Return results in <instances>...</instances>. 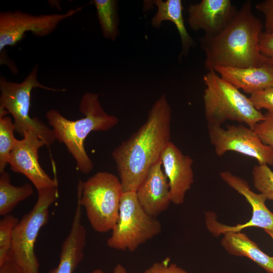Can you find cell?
Segmentation results:
<instances>
[{
	"label": "cell",
	"mask_w": 273,
	"mask_h": 273,
	"mask_svg": "<svg viewBox=\"0 0 273 273\" xmlns=\"http://www.w3.org/2000/svg\"><path fill=\"white\" fill-rule=\"evenodd\" d=\"M161 230L159 220L148 214L141 206L135 192H124L118 219L107 245L112 249L132 252L158 235Z\"/></svg>",
	"instance_id": "ba28073f"
},
{
	"label": "cell",
	"mask_w": 273,
	"mask_h": 273,
	"mask_svg": "<svg viewBox=\"0 0 273 273\" xmlns=\"http://www.w3.org/2000/svg\"><path fill=\"white\" fill-rule=\"evenodd\" d=\"M262 24L252 12V2L246 1L232 21L218 35L198 38L204 52L208 71L219 67H256L266 63L259 46Z\"/></svg>",
	"instance_id": "7a4b0ae2"
},
{
	"label": "cell",
	"mask_w": 273,
	"mask_h": 273,
	"mask_svg": "<svg viewBox=\"0 0 273 273\" xmlns=\"http://www.w3.org/2000/svg\"><path fill=\"white\" fill-rule=\"evenodd\" d=\"M220 176L228 185L245 198L252 207V216L245 223L229 226L217 222L213 214L207 213L205 223L208 230L214 236L223 235L229 232H239L249 227H258L264 231H273V213L265 205L266 197L260 193L257 194L253 192L246 180L230 171L221 172Z\"/></svg>",
	"instance_id": "8fae6325"
},
{
	"label": "cell",
	"mask_w": 273,
	"mask_h": 273,
	"mask_svg": "<svg viewBox=\"0 0 273 273\" xmlns=\"http://www.w3.org/2000/svg\"><path fill=\"white\" fill-rule=\"evenodd\" d=\"M256 9L264 17L265 32L273 34V0H264L256 5Z\"/></svg>",
	"instance_id": "f1b7e54d"
},
{
	"label": "cell",
	"mask_w": 273,
	"mask_h": 273,
	"mask_svg": "<svg viewBox=\"0 0 273 273\" xmlns=\"http://www.w3.org/2000/svg\"><path fill=\"white\" fill-rule=\"evenodd\" d=\"M82 7L71 9L63 14L33 15L19 10L0 13V52L7 46L20 41L27 32L37 36L49 35L63 20L81 11Z\"/></svg>",
	"instance_id": "30bf717a"
},
{
	"label": "cell",
	"mask_w": 273,
	"mask_h": 273,
	"mask_svg": "<svg viewBox=\"0 0 273 273\" xmlns=\"http://www.w3.org/2000/svg\"><path fill=\"white\" fill-rule=\"evenodd\" d=\"M170 259L154 263L143 273H188L175 263H170Z\"/></svg>",
	"instance_id": "4316f807"
},
{
	"label": "cell",
	"mask_w": 273,
	"mask_h": 273,
	"mask_svg": "<svg viewBox=\"0 0 273 273\" xmlns=\"http://www.w3.org/2000/svg\"><path fill=\"white\" fill-rule=\"evenodd\" d=\"M22 140H17L11 151L8 164L11 169L27 177L38 190L58 187L43 170L38 161V152L44 142L32 131L24 133Z\"/></svg>",
	"instance_id": "7c38bea8"
},
{
	"label": "cell",
	"mask_w": 273,
	"mask_h": 273,
	"mask_svg": "<svg viewBox=\"0 0 273 273\" xmlns=\"http://www.w3.org/2000/svg\"><path fill=\"white\" fill-rule=\"evenodd\" d=\"M171 107L165 95L153 104L144 123L112 153L124 192H135L170 141Z\"/></svg>",
	"instance_id": "6da1fadb"
},
{
	"label": "cell",
	"mask_w": 273,
	"mask_h": 273,
	"mask_svg": "<svg viewBox=\"0 0 273 273\" xmlns=\"http://www.w3.org/2000/svg\"><path fill=\"white\" fill-rule=\"evenodd\" d=\"M207 130L210 142L218 157L231 151L253 157L259 164L273 166V150L249 127L239 124L224 129L220 125L207 124Z\"/></svg>",
	"instance_id": "9c48e42d"
},
{
	"label": "cell",
	"mask_w": 273,
	"mask_h": 273,
	"mask_svg": "<svg viewBox=\"0 0 273 273\" xmlns=\"http://www.w3.org/2000/svg\"><path fill=\"white\" fill-rule=\"evenodd\" d=\"M81 218V205L77 200L70 231L62 245L59 264L49 273H73L83 259L86 232Z\"/></svg>",
	"instance_id": "2e32d148"
},
{
	"label": "cell",
	"mask_w": 273,
	"mask_h": 273,
	"mask_svg": "<svg viewBox=\"0 0 273 273\" xmlns=\"http://www.w3.org/2000/svg\"><path fill=\"white\" fill-rule=\"evenodd\" d=\"M103 35L115 40L119 34L118 2L115 0H94L93 2Z\"/></svg>",
	"instance_id": "44dd1931"
},
{
	"label": "cell",
	"mask_w": 273,
	"mask_h": 273,
	"mask_svg": "<svg viewBox=\"0 0 273 273\" xmlns=\"http://www.w3.org/2000/svg\"><path fill=\"white\" fill-rule=\"evenodd\" d=\"M221 244L230 254L251 259L268 273H273V257L264 253L248 236L240 232L223 234Z\"/></svg>",
	"instance_id": "d6986e66"
},
{
	"label": "cell",
	"mask_w": 273,
	"mask_h": 273,
	"mask_svg": "<svg viewBox=\"0 0 273 273\" xmlns=\"http://www.w3.org/2000/svg\"><path fill=\"white\" fill-rule=\"evenodd\" d=\"M238 10L231 0H202L189 6L188 23L194 31L206 36L219 34L235 16Z\"/></svg>",
	"instance_id": "4fadbf2b"
},
{
	"label": "cell",
	"mask_w": 273,
	"mask_h": 273,
	"mask_svg": "<svg viewBox=\"0 0 273 273\" xmlns=\"http://www.w3.org/2000/svg\"><path fill=\"white\" fill-rule=\"evenodd\" d=\"M135 194L141 206L152 216L168 208L171 202L170 187L160 160L151 167Z\"/></svg>",
	"instance_id": "9a60e30c"
},
{
	"label": "cell",
	"mask_w": 273,
	"mask_h": 273,
	"mask_svg": "<svg viewBox=\"0 0 273 273\" xmlns=\"http://www.w3.org/2000/svg\"><path fill=\"white\" fill-rule=\"evenodd\" d=\"M249 99L258 110L264 109L273 112V86L251 94Z\"/></svg>",
	"instance_id": "484cf974"
},
{
	"label": "cell",
	"mask_w": 273,
	"mask_h": 273,
	"mask_svg": "<svg viewBox=\"0 0 273 273\" xmlns=\"http://www.w3.org/2000/svg\"><path fill=\"white\" fill-rule=\"evenodd\" d=\"M112 273H127L125 267L121 264H117L114 268Z\"/></svg>",
	"instance_id": "4dcf8cb0"
},
{
	"label": "cell",
	"mask_w": 273,
	"mask_h": 273,
	"mask_svg": "<svg viewBox=\"0 0 273 273\" xmlns=\"http://www.w3.org/2000/svg\"><path fill=\"white\" fill-rule=\"evenodd\" d=\"M14 131L15 127L11 118L6 115L0 117V173L5 171L17 140Z\"/></svg>",
	"instance_id": "7402d4cb"
},
{
	"label": "cell",
	"mask_w": 273,
	"mask_h": 273,
	"mask_svg": "<svg viewBox=\"0 0 273 273\" xmlns=\"http://www.w3.org/2000/svg\"><path fill=\"white\" fill-rule=\"evenodd\" d=\"M204 114L207 124L221 126L227 120L244 123L253 129L264 119L249 98L215 71L203 76Z\"/></svg>",
	"instance_id": "277c9868"
},
{
	"label": "cell",
	"mask_w": 273,
	"mask_h": 273,
	"mask_svg": "<svg viewBox=\"0 0 273 273\" xmlns=\"http://www.w3.org/2000/svg\"><path fill=\"white\" fill-rule=\"evenodd\" d=\"M264 231L270 237V238L273 240V231H267V230H266Z\"/></svg>",
	"instance_id": "1f68e13d"
},
{
	"label": "cell",
	"mask_w": 273,
	"mask_h": 273,
	"mask_svg": "<svg viewBox=\"0 0 273 273\" xmlns=\"http://www.w3.org/2000/svg\"><path fill=\"white\" fill-rule=\"evenodd\" d=\"M92 273H105L102 270L100 269H96L94 270Z\"/></svg>",
	"instance_id": "d6a6232c"
},
{
	"label": "cell",
	"mask_w": 273,
	"mask_h": 273,
	"mask_svg": "<svg viewBox=\"0 0 273 273\" xmlns=\"http://www.w3.org/2000/svg\"><path fill=\"white\" fill-rule=\"evenodd\" d=\"M19 221L10 214L4 216L0 221V266L8 260L14 230Z\"/></svg>",
	"instance_id": "603a6c76"
},
{
	"label": "cell",
	"mask_w": 273,
	"mask_h": 273,
	"mask_svg": "<svg viewBox=\"0 0 273 273\" xmlns=\"http://www.w3.org/2000/svg\"><path fill=\"white\" fill-rule=\"evenodd\" d=\"M33 193L32 186L26 183L19 187L11 183L10 174L5 171L0 175V215L5 216L13 210L20 202L30 197Z\"/></svg>",
	"instance_id": "ffe728a7"
},
{
	"label": "cell",
	"mask_w": 273,
	"mask_h": 273,
	"mask_svg": "<svg viewBox=\"0 0 273 273\" xmlns=\"http://www.w3.org/2000/svg\"><path fill=\"white\" fill-rule=\"evenodd\" d=\"M264 116L253 130L261 142L273 150V112L267 111Z\"/></svg>",
	"instance_id": "d4e9b609"
},
{
	"label": "cell",
	"mask_w": 273,
	"mask_h": 273,
	"mask_svg": "<svg viewBox=\"0 0 273 273\" xmlns=\"http://www.w3.org/2000/svg\"><path fill=\"white\" fill-rule=\"evenodd\" d=\"M0 273H22L10 260L0 266Z\"/></svg>",
	"instance_id": "f546056e"
},
{
	"label": "cell",
	"mask_w": 273,
	"mask_h": 273,
	"mask_svg": "<svg viewBox=\"0 0 273 273\" xmlns=\"http://www.w3.org/2000/svg\"><path fill=\"white\" fill-rule=\"evenodd\" d=\"M37 194L33 208L14 229L9 254L8 260L22 273H39L35 243L40 230L48 221L49 207L59 197L58 187L38 190Z\"/></svg>",
	"instance_id": "52a82bcc"
},
{
	"label": "cell",
	"mask_w": 273,
	"mask_h": 273,
	"mask_svg": "<svg viewBox=\"0 0 273 273\" xmlns=\"http://www.w3.org/2000/svg\"><path fill=\"white\" fill-rule=\"evenodd\" d=\"M153 3L157 7V12L152 18L151 24L153 27L158 28L164 21L172 22L177 28L181 41V49L178 59L187 57L190 49L195 47L196 42L190 35L185 25L181 0H156Z\"/></svg>",
	"instance_id": "ac0fdd59"
},
{
	"label": "cell",
	"mask_w": 273,
	"mask_h": 273,
	"mask_svg": "<svg viewBox=\"0 0 273 273\" xmlns=\"http://www.w3.org/2000/svg\"><path fill=\"white\" fill-rule=\"evenodd\" d=\"M259 46L265 63L273 66V34L262 31L259 36Z\"/></svg>",
	"instance_id": "83f0119b"
},
{
	"label": "cell",
	"mask_w": 273,
	"mask_h": 273,
	"mask_svg": "<svg viewBox=\"0 0 273 273\" xmlns=\"http://www.w3.org/2000/svg\"><path fill=\"white\" fill-rule=\"evenodd\" d=\"M38 65H35L25 79L20 83L0 78V117L10 113L14 118L15 131L23 136L25 132L32 131L50 148L56 140L52 129L50 128L36 117H31L29 110L31 93L34 88H40L52 92H64L46 86L37 80Z\"/></svg>",
	"instance_id": "8992f818"
},
{
	"label": "cell",
	"mask_w": 273,
	"mask_h": 273,
	"mask_svg": "<svg viewBox=\"0 0 273 273\" xmlns=\"http://www.w3.org/2000/svg\"><path fill=\"white\" fill-rule=\"evenodd\" d=\"M252 174L256 189L273 201V171L267 165L258 164L253 167Z\"/></svg>",
	"instance_id": "cb8c5ba5"
},
{
	"label": "cell",
	"mask_w": 273,
	"mask_h": 273,
	"mask_svg": "<svg viewBox=\"0 0 273 273\" xmlns=\"http://www.w3.org/2000/svg\"><path fill=\"white\" fill-rule=\"evenodd\" d=\"M79 110L84 117L70 120L58 111L51 109L46 114L52 126L56 140L63 143L76 162L78 171L90 173L94 167L92 160L85 150V138L92 131H107L118 123V118L107 113L103 108L97 94L87 92L82 97Z\"/></svg>",
	"instance_id": "3957f363"
},
{
	"label": "cell",
	"mask_w": 273,
	"mask_h": 273,
	"mask_svg": "<svg viewBox=\"0 0 273 273\" xmlns=\"http://www.w3.org/2000/svg\"><path fill=\"white\" fill-rule=\"evenodd\" d=\"M159 160L168 180L171 202L176 205L183 203L186 194L194 182L193 160L170 141Z\"/></svg>",
	"instance_id": "5bb4252c"
},
{
	"label": "cell",
	"mask_w": 273,
	"mask_h": 273,
	"mask_svg": "<svg viewBox=\"0 0 273 273\" xmlns=\"http://www.w3.org/2000/svg\"><path fill=\"white\" fill-rule=\"evenodd\" d=\"M215 71L237 88L250 95L273 86V66L266 63L256 67H219Z\"/></svg>",
	"instance_id": "e0dca14e"
},
{
	"label": "cell",
	"mask_w": 273,
	"mask_h": 273,
	"mask_svg": "<svg viewBox=\"0 0 273 273\" xmlns=\"http://www.w3.org/2000/svg\"><path fill=\"white\" fill-rule=\"evenodd\" d=\"M123 193L119 178L109 172H98L86 181L79 180L77 200L84 207L94 231L101 233L112 231L118 219Z\"/></svg>",
	"instance_id": "5b68a950"
}]
</instances>
